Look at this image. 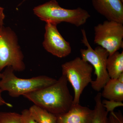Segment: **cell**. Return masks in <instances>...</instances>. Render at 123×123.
<instances>
[{"mask_svg": "<svg viewBox=\"0 0 123 123\" xmlns=\"http://www.w3.org/2000/svg\"><path fill=\"white\" fill-rule=\"evenodd\" d=\"M101 93L98 92L94 98L95 106L91 123H110L108 113L102 103Z\"/></svg>", "mask_w": 123, "mask_h": 123, "instance_id": "13", "label": "cell"}, {"mask_svg": "<svg viewBox=\"0 0 123 123\" xmlns=\"http://www.w3.org/2000/svg\"><path fill=\"white\" fill-rule=\"evenodd\" d=\"M102 97L109 100L123 101V83L118 79H111L104 86Z\"/></svg>", "mask_w": 123, "mask_h": 123, "instance_id": "11", "label": "cell"}, {"mask_svg": "<svg viewBox=\"0 0 123 123\" xmlns=\"http://www.w3.org/2000/svg\"><path fill=\"white\" fill-rule=\"evenodd\" d=\"M68 84L66 77L62 75L52 85L23 96L34 105L57 116L67 112L73 105L74 97Z\"/></svg>", "mask_w": 123, "mask_h": 123, "instance_id": "1", "label": "cell"}, {"mask_svg": "<svg viewBox=\"0 0 123 123\" xmlns=\"http://www.w3.org/2000/svg\"><path fill=\"white\" fill-rule=\"evenodd\" d=\"M0 123H22L21 115L16 112H0Z\"/></svg>", "mask_w": 123, "mask_h": 123, "instance_id": "15", "label": "cell"}, {"mask_svg": "<svg viewBox=\"0 0 123 123\" xmlns=\"http://www.w3.org/2000/svg\"><path fill=\"white\" fill-rule=\"evenodd\" d=\"M93 110L79 104L73 105L67 112L57 116V123H91Z\"/></svg>", "mask_w": 123, "mask_h": 123, "instance_id": "10", "label": "cell"}, {"mask_svg": "<svg viewBox=\"0 0 123 123\" xmlns=\"http://www.w3.org/2000/svg\"><path fill=\"white\" fill-rule=\"evenodd\" d=\"M24 59L16 33L9 27L0 28V72L7 67L16 72L24 71Z\"/></svg>", "mask_w": 123, "mask_h": 123, "instance_id": "4", "label": "cell"}, {"mask_svg": "<svg viewBox=\"0 0 123 123\" xmlns=\"http://www.w3.org/2000/svg\"><path fill=\"white\" fill-rule=\"evenodd\" d=\"M11 67L5 68L0 73V87L3 92L7 91L10 96L17 98L45 88L54 84L57 79L40 75L28 79L19 78Z\"/></svg>", "mask_w": 123, "mask_h": 123, "instance_id": "3", "label": "cell"}, {"mask_svg": "<svg viewBox=\"0 0 123 123\" xmlns=\"http://www.w3.org/2000/svg\"><path fill=\"white\" fill-rule=\"evenodd\" d=\"M102 103L108 113L113 112L116 108L123 106V103L122 102H118L106 99L102 100Z\"/></svg>", "mask_w": 123, "mask_h": 123, "instance_id": "16", "label": "cell"}, {"mask_svg": "<svg viewBox=\"0 0 123 123\" xmlns=\"http://www.w3.org/2000/svg\"><path fill=\"white\" fill-rule=\"evenodd\" d=\"M82 42L87 47L80 50L81 58L90 64L94 69L96 78L91 83L94 90L99 92L110 79L106 68V62L109 53L100 46L93 49L88 42L85 29L81 30Z\"/></svg>", "mask_w": 123, "mask_h": 123, "instance_id": "5", "label": "cell"}, {"mask_svg": "<svg viewBox=\"0 0 123 123\" xmlns=\"http://www.w3.org/2000/svg\"><path fill=\"white\" fill-rule=\"evenodd\" d=\"M3 92L1 88L0 87V106H6L9 107H12L13 105L5 101L2 97V93Z\"/></svg>", "mask_w": 123, "mask_h": 123, "instance_id": "19", "label": "cell"}, {"mask_svg": "<svg viewBox=\"0 0 123 123\" xmlns=\"http://www.w3.org/2000/svg\"><path fill=\"white\" fill-rule=\"evenodd\" d=\"M33 118L38 123H57V116L34 105L29 109Z\"/></svg>", "mask_w": 123, "mask_h": 123, "instance_id": "14", "label": "cell"}, {"mask_svg": "<svg viewBox=\"0 0 123 123\" xmlns=\"http://www.w3.org/2000/svg\"><path fill=\"white\" fill-rule=\"evenodd\" d=\"M118 80L121 83H123V73L121 74L117 78Z\"/></svg>", "mask_w": 123, "mask_h": 123, "instance_id": "21", "label": "cell"}, {"mask_svg": "<svg viewBox=\"0 0 123 123\" xmlns=\"http://www.w3.org/2000/svg\"><path fill=\"white\" fill-rule=\"evenodd\" d=\"M121 1H122V2H123V0H121Z\"/></svg>", "mask_w": 123, "mask_h": 123, "instance_id": "22", "label": "cell"}, {"mask_svg": "<svg viewBox=\"0 0 123 123\" xmlns=\"http://www.w3.org/2000/svg\"><path fill=\"white\" fill-rule=\"evenodd\" d=\"M108 117L110 123H123V116L120 111L110 112Z\"/></svg>", "mask_w": 123, "mask_h": 123, "instance_id": "17", "label": "cell"}, {"mask_svg": "<svg viewBox=\"0 0 123 123\" xmlns=\"http://www.w3.org/2000/svg\"><path fill=\"white\" fill-rule=\"evenodd\" d=\"M57 25L46 23L44 40L43 43L44 49L52 55L63 58L70 55L72 48L57 29Z\"/></svg>", "mask_w": 123, "mask_h": 123, "instance_id": "8", "label": "cell"}, {"mask_svg": "<svg viewBox=\"0 0 123 123\" xmlns=\"http://www.w3.org/2000/svg\"><path fill=\"white\" fill-rule=\"evenodd\" d=\"M22 123H38L31 115L29 109L23 110L21 113Z\"/></svg>", "mask_w": 123, "mask_h": 123, "instance_id": "18", "label": "cell"}, {"mask_svg": "<svg viewBox=\"0 0 123 123\" xmlns=\"http://www.w3.org/2000/svg\"><path fill=\"white\" fill-rule=\"evenodd\" d=\"M95 10L108 21L123 24V2L121 0H92Z\"/></svg>", "mask_w": 123, "mask_h": 123, "instance_id": "9", "label": "cell"}, {"mask_svg": "<svg viewBox=\"0 0 123 123\" xmlns=\"http://www.w3.org/2000/svg\"><path fill=\"white\" fill-rule=\"evenodd\" d=\"M106 68L111 79H117L123 73V52L118 51L109 55L106 62Z\"/></svg>", "mask_w": 123, "mask_h": 123, "instance_id": "12", "label": "cell"}, {"mask_svg": "<svg viewBox=\"0 0 123 123\" xmlns=\"http://www.w3.org/2000/svg\"><path fill=\"white\" fill-rule=\"evenodd\" d=\"M123 24L106 20L94 27L95 44L111 55L123 48Z\"/></svg>", "mask_w": 123, "mask_h": 123, "instance_id": "7", "label": "cell"}, {"mask_svg": "<svg viewBox=\"0 0 123 123\" xmlns=\"http://www.w3.org/2000/svg\"><path fill=\"white\" fill-rule=\"evenodd\" d=\"M33 11L40 20L46 23L57 25L66 22L77 27L84 25L91 17L88 11L81 7L74 9L62 8L56 0H50L36 6Z\"/></svg>", "mask_w": 123, "mask_h": 123, "instance_id": "2", "label": "cell"}, {"mask_svg": "<svg viewBox=\"0 0 123 123\" xmlns=\"http://www.w3.org/2000/svg\"><path fill=\"white\" fill-rule=\"evenodd\" d=\"M5 18V15L4 13V9L0 6V28L4 26Z\"/></svg>", "mask_w": 123, "mask_h": 123, "instance_id": "20", "label": "cell"}, {"mask_svg": "<svg viewBox=\"0 0 123 123\" xmlns=\"http://www.w3.org/2000/svg\"><path fill=\"white\" fill-rule=\"evenodd\" d=\"M61 67L62 75L66 77L74 90L73 105L79 104L82 92L92 81L93 67L78 57L64 63Z\"/></svg>", "mask_w": 123, "mask_h": 123, "instance_id": "6", "label": "cell"}]
</instances>
